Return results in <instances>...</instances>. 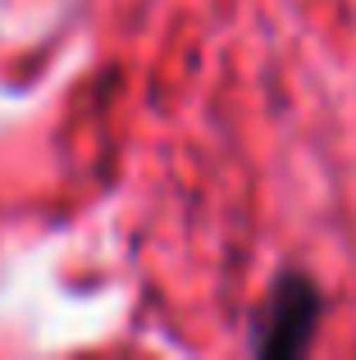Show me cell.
<instances>
[{"instance_id": "1", "label": "cell", "mask_w": 356, "mask_h": 360, "mask_svg": "<svg viewBox=\"0 0 356 360\" xmlns=\"http://www.w3.org/2000/svg\"><path fill=\"white\" fill-rule=\"evenodd\" d=\"M315 315H320V292L306 278H284L274 292L265 297L251 328V352L260 356H297L311 342Z\"/></svg>"}]
</instances>
